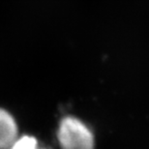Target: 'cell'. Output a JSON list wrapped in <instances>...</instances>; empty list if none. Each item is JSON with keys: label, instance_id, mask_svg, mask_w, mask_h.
Returning <instances> with one entry per match:
<instances>
[{"label": "cell", "instance_id": "obj_1", "mask_svg": "<svg viewBox=\"0 0 149 149\" xmlns=\"http://www.w3.org/2000/svg\"><path fill=\"white\" fill-rule=\"evenodd\" d=\"M58 139L62 149H94V138L90 130L74 117L61 121Z\"/></svg>", "mask_w": 149, "mask_h": 149}, {"label": "cell", "instance_id": "obj_2", "mask_svg": "<svg viewBox=\"0 0 149 149\" xmlns=\"http://www.w3.org/2000/svg\"><path fill=\"white\" fill-rule=\"evenodd\" d=\"M17 139L16 121L5 109H0V149H9Z\"/></svg>", "mask_w": 149, "mask_h": 149}, {"label": "cell", "instance_id": "obj_3", "mask_svg": "<svg viewBox=\"0 0 149 149\" xmlns=\"http://www.w3.org/2000/svg\"><path fill=\"white\" fill-rule=\"evenodd\" d=\"M9 149H38L37 141L32 136H24L17 139V141Z\"/></svg>", "mask_w": 149, "mask_h": 149}]
</instances>
